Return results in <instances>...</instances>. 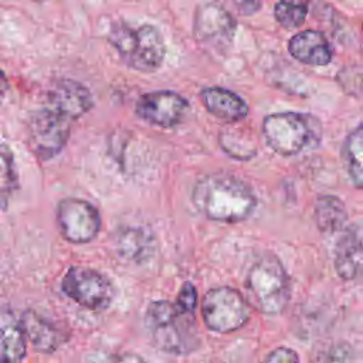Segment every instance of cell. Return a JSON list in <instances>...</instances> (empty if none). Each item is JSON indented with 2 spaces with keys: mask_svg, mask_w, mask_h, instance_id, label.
Instances as JSON below:
<instances>
[{
  "mask_svg": "<svg viewBox=\"0 0 363 363\" xmlns=\"http://www.w3.org/2000/svg\"><path fill=\"white\" fill-rule=\"evenodd\" d=\"M55 216L60 233L72 244L89 242L101 230L99 211L84 199L68 197L60 200Z\"/></svg>",
  "mask_w": 363,
  "mask_h": 363,
  "instance_id": "9c48e42d",
  "label": "cell"
},
{
  "mask_svg": "<svg viewBox=\"0 0 363 363\" xmlns=\"http://www.w3.org/2000/svg\"><path fill=\"white\" fill-rule=\"evenodd\" d=\"M177 305L179 309L189 312V313H194L196 305H197V291L196 286L191 282H184L177 294V299L174 302Z\"/></svg>",
  "mask_w": 363,
  "mask_h": 363,
  "instance_id": "d4e9b609",
  "label": "cell"
},
{
  "mask_svg": "<svg viewBox=\"0 0 363 363\" xmlns=\"http://www.w3.org/2000/svg\"><path fill=\"white\" fill-rule=\"evenodd\" d=\"M18 187L14 155L10 146L0 140V210H6Z\"/></svg>",
  "mask_w": 363,
  "mask_h": 363,
  "instance_id": "44dd1931",
  "label": "cell"
},
{
  "mask_svg": "<svg viewBox=\"0 0 363 363\" xmlns=\"http://www.w3.org/2000/svg\"><path fill=\"white\" fill-rule=\"evenodd\" d=\"M262 133L267 145L282 156L315 147L320 139L319 121L308 113L279 112L264 118Z\"/></svg>",
  "mask_w": 363,
  "mask_h": 363,
  "instance_id": "5b68a950",
  "label": "cell"
},
{
  "mask_svg": "<svg viewBox=\"0 0 363 363\" xmlns=\"http://www.w3.org/2000/svg\"><path fill=\"white\" fill-rule=\"evenodd\" d=\"M61 289L74 302L95 312L109 308L115 296V288L104 274L82 265H74L65 272Z\"/></svg>",
  "mask_w": 363,
  "mask_h": 363,
  "instance_id": "ba28073f",
  "label": "cell"
},
{
  "mask_svg": "<svg viewBox=\"0 0 363 363\" xmlns=\"http://www.w3.org/2000/svg\"><path fill=\"white\" fill-rule=\"evenodd\" d=\"M196 207L210 220L223 223L244 221L257 206L251 186L228 173L208 174L193 190Z\"/></svg>",
  "mask_w": 363,
  "mask_h": 363,
  "instance_id": "6da1fadb",
  "label": "cell"
},
{
  "mask_svg": "<svg viewBox=\"0 0 363 363\" xmlns=\"http://www.w3.org/2000/svg\"><path fill=\"white\" fill-rule=\"evenodd\" d=\"M277 21L285 28L303 24L308 14V0H279L274 7Z\"/></svg>",
  "mask_w": 363,
  "mask_h": 363,
  "instance_id": "603a6c76",
  "label": "cell"
},
{
  "mask_svg": "<svg viewBox=\"0 0 363 363\" xmlns=\"http://www.w3.org/2000/svg\"><path fill=\"white\" fill-rule=\"evenodd\" d=\"M71 123L72 121L47 105L34 111L27 123V138L33 153L41 160L55 157L68 142Z\"/></svg>",
  "mask_w": 363,
  "mask_h": 363,
  "instance_id": "52a82bcc",
  "label": "cell"
},
{
  "mask_svg": "<svg viewBox=\"0 0 363 363\" xmlns=\"http://www.w3.org/2000/svg\"><path fill=\"white\" fill-rule=\"evenodd\" d=\"M20 319L26 337L31 342L34 349L41 353L55 352L69 337L64 329L34 311H26Z\"/></svg>",
  "mask_w": 363,
  "mask_h": 363,
  "instance_id": "4fadbf2b",
  "label": "cell"
},
{
  "mask_svg": "<svg viewBox=\"0 0 363 363\" xmlns=\"http://www.w3.org/2000/svg\"><path fill=\"white\" fill-rule=\"evenodd\" d=\"M262 363H299V357L295 350L285 346H279L274 349L271 353H268Z\"/></svg>",
  "mask_w": 363,
  "mask_h": 363,
  "instance_id": "484cf974",
  "label": "cell"
},
{
  "mask_svg": "<svg viewBox=\"0 0 363 363\" xmlns=\"http://www.w3.org/2000/svg\"><path fill=\"white\" fill-rule=\"evenodd\" d=\"M220 146L228 156L237 160H248L257 153L255 143L237 129L220 133Z\"/></svg>",
  "mask_w": 363,
  "mask_h": 363,
  "instance_id": "7402d4cb",
  "label": "cell"
},
{
  "mask_svg": "<svg viewBox=\"0 0 363 363\" xmlns=\"http://www.w3.org/2000/svg\"><path fill=\"white\" fill-rule=\"evenodd\" d=\"M7 91H9V81H7V77L4 75V72L0 69V104L4 99Z\"/></svg>",
  "mask_w": 363,
  "mask_h": 363,
  "instance_id": "83f0119b",
  "label": "cell"
},
{
  "mask_svg": "<svg viewBox=\"0 0 363 363\" xmlns=\"http://www.w3.org/2000/svg\"><path fill=\"white\" fill-rule=\"evenodd\" d=\"M342 159L353 186L363 190V123L346 136Z\"/></svg>",
  "mask_w": 363,
  "mask_h": 363,
  "instance_id": "ffe728a7",
  "label": "cell"
},
{
  "mask_svg": "<svg viewBox=\"0 0 363 363\" xmlns=\"http://www.w3.org/2000/svg\"><path fill=\"white\" fill-rule=\"evenodd\" d=\"M129 1H139V0H129Z\"/></svg>",
  "mask_w": 363,
  "mask_h": 363,
  "instance_id": "f1b7e54d",
  "label": "cell"
},
{
  "mask_svg": "<svg viewBox=\"0 0 363 363\" xmlns=\"http://www.w3.org/2000/svg\"><path fill=\"white\" fill-rule=\"evenodd\" d=\"M45 105L74 122L94 106V99L84 84L71 78H61L48 88Z\"/></svg>",
  "mask_w": 363,
  "mask_h": 363,
  "instance_id": "8fae6325",
  "label": "cell"
},
{
  "mask_svg": "<svg viewBox=\"0 0 363 363\" xmlns=\"http://www.w3.org/2000/svg\"><path fill=\"white\" fill-rule=\"evenodd\" d=\"M235 20L218 4H204L194 17V35L197 41L210 45H228L234 37Z\"/></svg>",
  "mask_w": 363,
  "mask_h": 363,
  "instance_id": "7c38bea8",
  "label": "cell"
},
{
  "mask_svg": "<svg viewBox=\"0 0 363 363\" xmlns=\"http://www.w3.org/2000/svg\"><path fill=\"white\" fill-rule=\"evenodd\" d=\"M362 30H363V27H362Z\"/></svg>",
  "mask_w": 363,
  "mask_h": 363,
  "instance_id": "4dcf8cb0",
  "label": "cell"
},
{
  "mask_svg": "<svg viewBox=\"0 0 363 363\" xmlns=\"http://www.w3.org/2000/svg\"><path fill=\"white\" fill-rule=\"evenodd\" d=\"M333 264L342 279L352 281L363 275V230L352 228L339 238Z\"/></svg>",
  "mask_w": 363,
  "mask_h": 363,
  "instance_id": "5bb4252c",
  "label": "cell"
},
{
  "mask_svg": "<svg viewBox=\"0 0 363 363\" xmlns=\"http://www.w3.org/2000/svg\"><path fill=\"white\" fill-rule=\"evenodd\" d=\"M108 41L129 68L140 72L156 71L164 60L163 37L152 24L133 27L126 21H115L108 31Z\"/></svg>",
  "mask_w": 363,
  "mask_h": 363,
  "instance_id": "3957f363",
  "label": "cell"
},
{
  "mask_svg": "<svg viewBox=\"0 0 363 363\" xmlns=\"http://www.w3.org/2000/svg\"><path fill=\"white\" fill-rule=\"evenodd\" d=\"M116 247L125 259L140 264L155 255L157 244L149 230L143 227H128L119 233Z\"/></svg>",
  "mask_w": 363,
  "mask_h": 363,
  "instance_id": "ac0fdd59",
  "label": "cell"
},
{
  "mask_svg": "<svg viewBox=\"0 0 363 363\" xmlns=\"http://www.w3.org/2000/svg\"><path fill=\"white\" fill-rule=\"evenodd\" d=\"M31 1H41V0H31Z\"/></svg>",
  "mask_w": 363,
  "mask_h": 363,
  "instance_id": "f546056e",
  "label": "cell"
},
{
  "mask_svg": "<svg viewBox=\"0 0 363 363\" xmlns=\"http://www.w3.org/2000/svg\"><path fill=\"white\" fill-rule=\"evenodd\" d=\"M201 318L207 329L217 333H230L247 323L250 305L242 294L234 288H213L203 296Z\"/></svg>",
  "mask_w": 363,
  "mask_h": 363,
  "instance_id": "8992f818",
  "label": "cell"
},
{
  "mask_svg": "<svg viewBox=\"0 0 363 363\" xmlns=\"http://www.w3.org/2000/svg\"><path fill=\"white\" fill-rule=\"evenodd\" d=\"M220 7L228 13H235L240 16L255 14L261 9V0H216Z\"/></svg>",
  "mask_w": 363,
  "mask_h": 363,
  "instance_id": "cb8c5ba5",
  "label": "cell"
},
{
  "mask_svg": "<svg viewBox=\"0 0 363 363\" xmlns=\"http://www.w3.org/2000/svg\"><path fill=\"white\" fill-rule=\"evenodd\" d=\"M313 218L320 233L332 234L343 228L345 223L347 221V210L339 197L323 194L315 201Z\"/></svg>",
  "mask_w": 363,
  "mask_h": 363,
  "instance_id": "d6986e66",
  "label": "cell"
},
{
  "mask_svg": "<svg viewBox=\"0 0 363 363\" xmlns=\"http://www.w3.org/2000/svg\"><path fill=\"white\" fill-rule=\"evenodd\" d=\"M245 288L254 306L265 315L281 313L291 298L289 277L279 258L271 252L259 255L252 262Z\"/></svg>",
  "mask_w": 363,
  "mask_h": 363,
  "instance_id": "277c9868",
  "label": "cell"
},
{
  "mask_svg": "<svg viewBox=\"0 0 363 363\" xmlns=\"http://www.w3.org/2000/svg\"><path fill=\"white\" fill-rule=\"evenodd\" d=\"M200 98L211 115L225 122H238L248 113L247 102L240 95L225 88H204Z\"/></svg>",
  "mask_w": 363,
  "mask_h": 363,
  "instance_id": "e0dca14e",
  "label": "cell"
},
{
  "mask_svg": "<svg viewBox=\"0 0 363 363\" xmlns=\"http://www.w3.org/2000/svg\"><path fill=\"white\" fill-rule=\"evenodd\" d=\"M288 50L291 55L308 65H326L332 60V48L326 37L315 30H305L295 34L289 43Z\"/></svg>",
  "mask_w": 363,
  "mask_h": 363,
  "instance_id": "2e32d148",
  "label": "cell"
},
{
  "mask_svg": "<svg viewBox=\"0 0 363 363\" xmlns=\"http://www.w3.org/2000/svg\"><path fill=\"white\" fill-rule=\"evenodd\" d=\"M187 108L189 102L173 91H152L138 99L135 111L147 123L172 128L183 119Z\"/></svg>",
  "mask_w": 363,
  "mask_h": 363,
  "instance_id": "30bf717a",
  "label": "cell"
},
{
  "mask_svg": "<svg viewBox=\"0 0 363 363\" xmlns=\"http://www.w3.org/2000/svg\"><path fill=\"white\" fill-rule=\"evenodd\" d=\"M111 363H146L140 356L138 354H132V353H126L122 356H118L116 359H113Z\"/></svg>",
  "mask_w": 363,
  "mask_h": 363,
  "instance_id": "4316f807",
  "label": "cell"
},
{
  "mask_svg": "<svg viewBox=\"0 0 363 363\" xmlns=\"http://www.w3.org/2000/svg\"><path fill=\"white\" fill-rule=\"evenodd\" d=\"M145 325L153 345L162 352L186 356L199 346L193 313L179 309L170 301L150 302L145 313Z\"/></svg>",
  "mask_w": 363,
  "mask_h": 363,
  "instance_id": "7a4b0ae2",
  "label": "cell"
},
{
  "mask_svg": "<svg viewBox=\"0 0 363 363\" xmlns=\"http://www.w3.org/2000/svg\"><path fill=\"white\" fill-rule=\"evenodd\" d=\"M26 333L21 319L6 303H0V363H20L26 356Z\"/></svg>",
  "mask_w": 363,
  "mask_h": 363,
  "instance_id": "9a60e30c",
  "label": "cell"
}]
</instances>
